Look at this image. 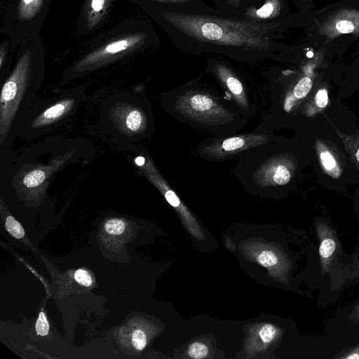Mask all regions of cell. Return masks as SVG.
I'll use <instances>...</instances> for the list:
<instances>
[{"label":"cell","instance_id":"6da1fadb","mask_svg":"<svg viewBox=\"0 0 359 359\" xmlns=\"http://www.w3.org/2000/svg\"><path fill=\"white\" fill-rule=\"evenodd\" d=\"M161 22L174 46L183 53H217L241 62L269 57L276 48L283 19L259 22L217 13L163 9Z\"/></svg>","mask_w":359,"mask_h":359},{"label":"cell","instance_id":"7a4b0ae2","mask_svg":"<svg viewBox=\"0 0 359 359\" xmlns=\"http://www.w3.org/2000/svg\"><path fill=\"white\" fill-rule=\"evenodd\" d=\"M31 62V54L27 50L20 59L10 78L4 83L1 96V130L8 127L13 111L14 103L17 102L18 93L24 87Z\"/></svg>","mask_w":359,"mask_h":359},{"label":"cell","instance_id":"3957f363","mask_svg":"<svg viewBox=\"0 0 359 359\" xmlns=\"http://www.w3.org/2000/svg\"><path fill=\"white\" fill-rule=\"evenodd\" d=\"M147 36L144 33H137L111 41L86 55L77 67H88L110 60L118 55L137 48L144 42Z\"/></svg>","mask_w":359,"mask_h":359},{"label":"cell","instance_id":"277c9868","mask_svg":"<svg viewBox=\"0 0 359 359\" xmlns=\"http://www.w3.org/2000/svg\"><path fill=\"white\" fill-rule=\"evenodd\" d=\"M208 63L212 72L232 94L236 101L241 107H248L243 84L233 71L228 66L218 60L210 59Z\"/></svg>","mask_w":359,"mask_h":359},{"label":"cell","instance_id":"5b68a950","mask_svg":"<svg viewBox=\"0 0 359 359\" xmlns=\"http://www.w3.org/2000/svg\"><path fill=\"white\" fill-rule=\"evenodd\" d=\"M284 10V0H264L259 4L248 8L239 18L269 22L283 19Z\"/></svg>","mask_w":359,"mask_h":359},{"label":"cell","instance_id":"8992f818","mask_svg":"<svg viewBox=\"0 0 359 359\" xmlns=\"http://www.w3.org/2000/svg\"><path fill=\"white\" fill-rule=\"evenodd\" d=\"M184 111L189 114L195 115L196 118H204L205 112L216 117V114L222 112L219 107L215 100L207 95L200 93H191L184 95L183 100L179 101ZM192 115V116H194Z\"/></svg>","mask_w":359,"mask_h":359},{"label":"cell","instance_id":"52a82bcc","mask_svg":"<svg viewBox=\"0 0 359 359\" xmlns=\"http://www.w3.org/2000/svg\"><path fill=\"white\" fill-rule=\"evenodd\" d=\"M264 140V137L259 135H246L227 138L210 147V154L212 156H217V157L234 154L242 149L260 144Z\"/></svg>","mask_w":359,"mask_h":359},{"label":"cell","instance_id":"ba28073f","mask_svg":"<svg viewBox=\"0 0 359 359\" xmlns=\"http://www.w3.org/2000/svg\"><path fill=\"white\" fill-rule=\"evenodd\" d=\"M326 29L327 33L334 36L358 31L359 13L355 12L341 13L327 24Z\"/></svg>","mask_w":359,"mask_h":359},{"label":"cell","instance_id":"9c48e42d","mask_svg":"<svg viewBox=\"0 0 359 359\" xmlns=\"http://www.w3.org/2000/svg\"><path fill=\"white\" fill-rule=\"evenodd\" d=\"M113 0H86L84 16L89 29L94 28L104 17Z\"/></svg>","mask_w":359,"mask_h":359},{"label":"cell","instance_id":"30bf717a","mask_svg":"<svg viewBox=\"0 0 359 359\" xmlns=\"http://www.w3.org/2000/svg\"><path fill=\"white\" fill-rule=\"evenodd\" d=\"M216 9L222 15L240 18L245 11L255 6L257 0H211Z\"/></svg>","mask_w":359,"mask_h":359},{"label":"cell","instance_id":"8fae6325","mask_svg":"<svg viewBox=\"0 0 359 359\" xmlns=\"http://www.w3.org/2000/svg\"><path fill=\"white\" fill-rule=\"evenodd\" d=\"M264 176L266 177L267 182L271 180L272 182L283 185L287 183L290 179L289 170L283 165H273L263 170Z\"/></svg>","mask_w":359,"mask_h":359},{"label":"cell","instance_id":"7c38bea8","mask_svg":"<svg viewBox=\"0 0 359 359\" xmlns=\"http://www.w3.org/2000/svg\"><path fill=\"white\" fill-rule=\"evenodd\" d=\"M320 238L322 241L319 247V254L323 269H327L331 262L330 258L336 249V243L334 239L327 233L323 235L320 233Z\"/></svg>","mask_w":359,"mask_h":359},{"label":"cell","instance_id":"4fadbf2b","mask_svg":"<svg viewBox=\"0 0 359 359\" xmlns=\"http://www.w3.org/2000/svg\"><path fill=\"white\" fill-rule=\"evenodd\" d=\"M43 0H20L18 6V17L22 21L33 18L41 10Z\"/></svg>","mask_w":359,"mask_h":359},{"label":"cell","instance_id":"5bb4252c","mask_svg":"<svg viewBox=\"0 0 359 359\" xmlns=\"http://www.w3.org/2000/svg\"><path fill=\"white\" fill-rule=\"evenodd\" d=\"M72 103L71 100L64 101L48 108L43 113L39 124H44L59 118L66 111L67 108L71 107Z\"/></svg>","mask_w":359,"mask_h":359},{"label":"cell","instance_id":"9a60e30c","mask_svg":"<svg viewBox=\"0 0 359 359\" xmlns=\"http://www.w3.org/2000/svg\"><path fill=\"white\" fill-rule=\"evenodd\" d=\"M46 178V173L41 170H34L23 178V184L29 188L40 185Z\"/></svg>","mask_w":359,"mask_h":359},{"label":"cell","instance_id":"2e32d148","mask_svg":"<svg viewBox=\"0 0 359 359\" xmlns=\"http://www.w3.org/2000/svg\"><path fill=\"white\" fill-rule=\"evenodd\" d=\"M125 123L128 129L131 131H137L143 123V116L138 110H132L130 111L125 119Z\"/></svg>","mask_w":359,"mask_h":359},{"label":"cell","instance_id":"e0dca14e","mask_svg":"<svg viewBox=\"0 0 359 359\" xmlns=\"http://www.w3.org/2000/svg\"><path fill=\"white\" fill-rule=\"evenodd\" d=\"M5 226L8 232L14 238H21L25 236L22 226L13 217H7Z\"/></svg>","mask_w":359,"mask_h":359},{"label":"cell","instance_id":"ac0fdd59","mask_svg":"<svg viewBox=\"0 0 359 359\" xmlns=\"http://www.w3.org/2000/svg\"><path fill=\"white\" fill-rule=\"evenodd\" d=\"M125 222L120 219H109L104 225L105 231L111 235H120L123 233L125 231Z\"/></svg>","mask_w":359,"mask_h":359},{"label":"cell","instance_id":"d6986e66","mask_svg":"<svg viewBox=\"0 0 359 359\" xmlns=\"http://www.w3.org/2000/svg\"><path fill=\"white\" fill-rule=\"evenodd\" d=\"M312 87V81L309 77H304L295 86L293 93L297 98L305 97Z\"/></svg>","mask_w":359,"mask_h":359},{"label":"cell","instance_id":"ffe728a7","mask_svg":"<svg viewBox=\"0 0 359 359\" xmlns=\"http://www.w3.org/2000/svg\"><path fill=\"white\" fill-rule=\"evenodd\" d=\"M208 353V348L206 345L201 342L192 343L188 348V354L192 358H204Z\"/></svg>","mask_w":359,"mask_h":359},{"label":"cell","instance_id":"44dd1931","mask_svg":"<svg viewBox=\"0 0 359 359\" xmlns=\"http://www.w3.org/2000/svg\"><path fill=\"white\" fill-rule=\"evenodd\" d=\"M258 263L264 266L270 267L274 266L278 262L277 256L271 250H264L257 257Z\"/></svg>","mask_w":359,"mask_h":359},{"label":"cell","instance_id":"7402d4cb","mask_svg":"<svg viewBox=\"0 0 359 359\" xmlns=\"http://www.w3.org/2000/svg\"><path fill=\"white\" fill-rule=\"evenodd\" d=\"M276 334L277 330L276 327L271 324H266L263 325L259 332L262 341L265 344L272 341Z\"/></svg>","mask_w":359,"mask_h":359},{"label":"cell","instance_id":"603a6c76","mask_svg":"<svg viewBox=\"0 0 359 359\" xmlns=\"http://www.w3.org/2000/svg\"><path fill=\"white\" fill-rule=\"evenodd\" d=\"M36 333L40 336H46L49 332V323L46 314L41 311L35 324Z\"/></svg>","mask_w":359,"mask_h":359},{"label":"cell","instance_id":"cb8c5ba5","mask_svg":"<svg viewBox=\"0 0 359 359\" xmlns=\"http://www.w3.org/2000/svg\"><path fill=\"white\" fill-rule=\"evenodd\" d=\"M132 344L138 351L144 349L147 344V337L141 330H136L132 334Z\"/></svg>","mask_w":359,"mask_h":359},{"label":"cell","instance_id":"d4e9b609","mask_svg":"<svg viewBox=\"0 0 359 359\" xmlns=\"http://www.w3.org/2000/svg\"><path fill=\"white\" fill-rule=\"evenodd\" d=\"M75 280L80 285L88 287L92 284V278L89 273L83 269H78L74 275Z\"/></svg>","mask_w":359,"mask_h":359},{"label":"cell","instance_id":"484cf974","mask_svg":"<svg viewBox=\"0 0 359 359\" xmlns=\"http://www.w3.org/2000/svg\"><path fill=\"white\" fill-rule=\"evenodd\" d=\"M320 160L324 168L327 170H332L336 165V161L333 156L327 151H323L320 154Z\"/></svg>","mask_w":359,"mask_h":359},{"label":"cell","instance_id":"4316f807","mask_svg":"<svg viewBox=\"0 0 359 359\" xmlns=\"http://www.w3.org/2000/svg\"><path fill=\"white\" fill-rule=\"evenodd\" d=\"M316 104L320 108L325 107L328 103L327 92L325 89L318 91L315 98Z\"/></svg>","mask_w":359,"mask_h":359},{"label":"cell","instance_id":"83f0119b","mask_svg":"<svg viewBox=\"0 0 359 359\" xmlns=\"http://www.w3.org/2000/svg\"><path fill=\"white\" fill-rule=\"evenodd\" d=\"M165 197L168 202L175 208H177L180 205V201L175 194L170 189L165 191Z\"/></svg>","mask_w":359,"mask_h":359},{"label":"cell","instance_id":"f1b7e54d","mask_svg":"<svg viewBox=\"0 0 359 359\" xmlns=\"http://www.w3.org/2000/svg\"><path fill=\"white\" fill-rule=\"evenodd\" d=\"M350 319H351L353 322L355 323L359 322V303L351 313Z\"/></svg>","mask_w":359,"mask_h":359},{"label":"cell","instance_id":"f546056e","mask_svg":"<svg viewBox=\"0 0 359 359\" xmlns=\"http://www.w3.org/2000/svg\"><path fill=\"white\" fill-rule=\"evenodd\" d=\"M342 358H346V359H359V347L353 350L352 351H351L349 353L348 355L343 356Z\"/></svg>","mask_w":359,"mask_h":359},{"label":"cell","instance_id":"4dcf8cb0","mask_svg":"<svg viewBox=\"0 0 359 359\" xmlns=\"http://www.w3.org/2000/svg\"><path fill=\"white\" fill-rule=\"evenodd\" d=\"M356 158H357V160L359 162V149H358V150L357 151V153H356Z\"/></svg>","mask_w":359,"mask_h":359},{"label":"cell","instance_id":"1f68e13d","mask_svg":"<svg viewBox=\"0 0 359 359\" xmlns=\"http://www.w3.org/2000/svg\"><path fill=\"white\" fill-rule=\"evenodd\" d=\"M264 0H257V3L255 6L259 4L261 2H262Z\"/></svg>","mask_w":359,"mask_h":359},{"label":"cell","instance_id":"d6a6232c","mask_svg":"<svg viewBox=\"0 0 359 359\" xmlns=\"http://www.w3.org/2000/svg\"><path fill=\"white\" fill-rule=\"evenodd\" d=\"M302 1H306V0H302Z\"/></svg>","mask_w":359,"mask_h":359}]
</instances>
